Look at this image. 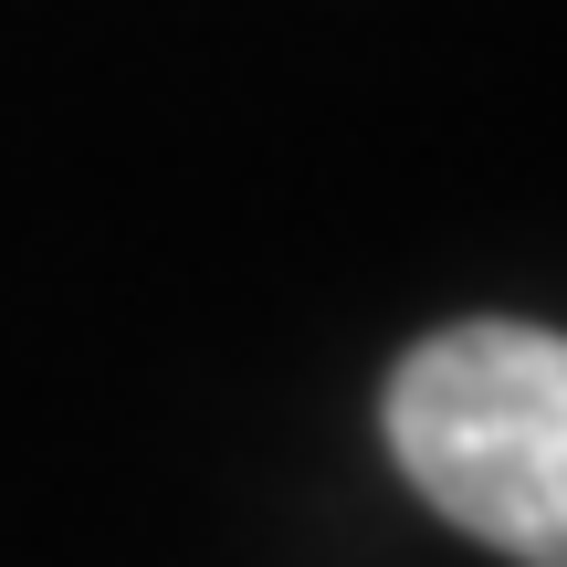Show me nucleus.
Segmentation results:
<instances>
[{"label":"nucleus","instance_id":"obj_1","mask_svg":"<svg viewBox=\"0 0 567 567\" xmlns=\"http://www.w3.org/2000/svg\"><path fill=\"white\" fill-rule=\"evenodd\" d=\"M389 452L463 536L567 567V337L526 316L442 326L389 379Z\"/></svg>","mask_w":567,"mask_h":567}]
</instances>
